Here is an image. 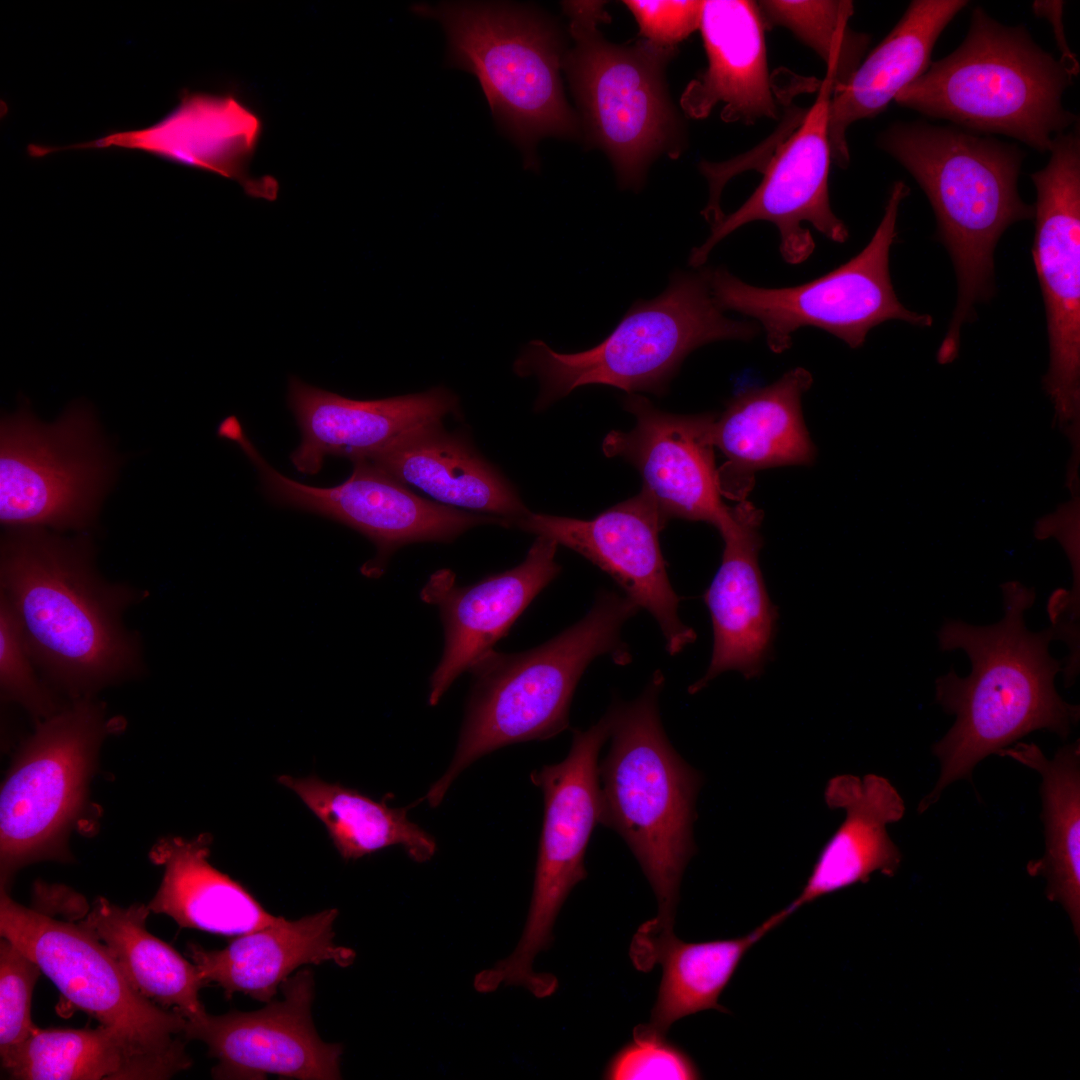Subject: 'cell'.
<instances>
[{
	"instance_id": "cell-1",
	"label": "cell",
	"mask_w": 1080,
	"mask_h": 1080,
	"mask_svg": "<svg viewBox=\"0 0 1080 1080\" xmlns=\"http://www.w3.org/2000/svg\"><path fill=\"white\" fill-rule=\"evenodd\" d=\"M0 554V594L36 666L52 682L89 697L141 671L140 638L123 616L147 591L103 578L88 537L9 528Z\"/></svg>"
},
{
	"instance_id": "cell-2",
	"label": "cell",
	"mask_w": 1080,
	"mask_h": 1080,
	"mask_svg": "<svg viewBox=\"0 0 1080 1080\" xmlns=\"http://www.w3.org/2000/svg\"><path fill=\"white\" fill-rule=\"evenodd\" d=\"M1004 615L992 625L946 620L938 631L942 651L962 649L971 673L962 678L952 668L935 681V696L956 720L932 746L940 764L934 788L917 807L922 814L960 779H971L984 758L1036 730L1066 739L1078 723L1080 708L1064 701L1054 680L1061 664L1049 652L1053 627L1030 631L1024 613L1036 599L1033 587L1019 581L1001 584Z\"/></svg>"
},
{
	"instance_id": "cell-3",
	"label": "cell",
	"mask_w": 1080,
	"mask_h": 1080,
	"mask_svg": "<svg viewBox=\"0 0 1080 1080\" xmlns=\"http://www.w3.org/2000/svg\"><path fill=\"white\" fill-rule=\"evenodd\" d=\"M876 142L926 194L937 237L954 265L956 306L936 354L938 363L949 364L958 356L962 327L995 293L999 239L1012 224L1034 218L1017 185L1026 152L991 135L925 120L891 123Z\"/></svg>"
},
{
	"instance_id": "cell-4",
	"label": "cell",
	"mask_w": 1080,
	"mask_h": 1080,
	"mask_svg": "<svg viewBox=\"0 0 1080 1080\" xmlns=\"http://www.w3.org/2000/svg\"><path fill=\"white\" fill-rule=\"evenodd\" d=\"M664 681L657 670L636 699L610 706V748L598 764L599 824L626 842L657 900L656 917L639 928L647 937L674 932L682 877L696 853L693 824L702 784L662 726Z\"/></svg>"
},
{
	"instance_id": "cell-5",
	"label": "cell",
	"mask_w": 1080,
	"mask_h": 1080,
	"mask_svg": "<svg viewBox=\"0 0 1080 1080\" xmlns=\"http://www.w3.org/2000/svg\"><path fill=\"white\" fill-rule=\"evenodd\" d=\"M625 594L600 591L577 623L519 653L489 650L468 669L472 687L454 757L425 800L437 807L473 762L510 744L550 739L569 727L573 694L593 660L631 661L623 625L639 611Z\"/></svg>"
},
{
	"instance_id": "cell-6",
	"label": "cell",
	"mask_w": 1080,
	"mask_h": 1080,
	"mask_svg": "<svg viewBox=\"0 0 1080 1080\" xmlns=\"http://www.w3.org/2000/svg\"><path fill=\"white\" fill-rule=\"evenodd\" d=\"M1073 76L1024 25L1008 26L976 6L962 43L903 87L894 101L983 135L999 134L1040 152L1079 122L1062 97Z\"/></svg>"
},
{
	"instance_id": "cell-7",
	"label": "cell",
	"mask_w": 1080,
	"mask_h": 1080,
	"mask_svg": "<svg viewBox=\"0 0 1080 1080\" xmlns=\"http://www.w3.org/2000/svg\"><path fill=\"white\" fill-rule=\"evenodd\" d=\"M709 270L673 272L659 296L634 302L610 335L593 348L559 353L543 341L529 342L513 370L520 377L538 378L535 410L591 384L662 396L693 350L711 342L757 336V322L730 319L718 307Z\"/></svg>"
},
{
	"instance_id": "cell-8",
	"label": "cell",
	"mask_w": 1080,
	"mask_h": 1080,
	"mask_svg": "<svg viewBox=\"0 0 1080 1080\" xmlns=\"http://www.w3.org/2000/svg\"><path fill=\"white\" fill-rule=\"evenodd\" d=\"M412 11L441 23L448 65L477 77L496 122L521 149L527 168L538 165L535 149L542 138L580 137V119L560 77L563 38L543 13L514 3L470 1L414 4Z\"/></svg>"
},
{
	"instance_id": "cell-9",
	"label": "cell",
	"mask_w": 1080,
	"mask_h": 1080,
	"mask_svg": "<svg viewBox=\"0 0 1080 1080\" xmlns=\"http://www.w3.org/2000/svg\"><path fill=\"white\" fill-rule=\"evenodd\" d=\"M573 46L565 70L591 144L610 159L618 185L639 191L651 163L685 147L683 122L671 102L664 69L677 50L641 40L607 41L598 25L609 15L601 1H565Z\"/></svg>"
},
{
	"instance_id": "cell-10",
	"label": "cell",
	"mask_w": 1080,
	"mask_h": 1080,
	"mask_svg": "<svg viewBox=\"0 0 1080 1080\" xmlns=\"http://www.w3.org/2000/svg\"><path fill=\"white\" fill-rule=\"evenodd\" d=\"M909 193L903 181L894 182L883 217L864 249L807 283L764 288L742 281L724 267L710 268L716 304L722 311L755 319L774 353L788 350L793 333L806 326L822 329L852 349L861 347L869 331L888 320L932 326L931 315L911 311L899 301L890 277L889 255L897 236L898 211Z\"/></svg>"
},
{
	"instance_id": "cell-11",
	"label": "cell",
	"mask_w": 1080,
	"mask_h": 1080,
	"mask_svg": "<svg viewBox=\"0 0 1080 1080\" xmlns=\"http://www.w3.org/2000/svg\"><path fill=\"white\" fill-rule=\"evenodd\" d=\"M0 521L8 528L84 530L93 524L114 463L91 408L70 407L44 424L26 406L0 433Z\"/></svg>"
},
{
	"instance_id": "cell-12",
	"label": "cell",
	"mask_w": 1080,
	"mask_h": 1080,
	"mask_svg": "<svg viewBox=\"0 0 1080 1080\" xmlns=\"http://www.w3.org/2000/svg\"><path fill=\"white\" fill-rule=\"evenodd\" d=\"M611 713L587 730L574 729L566 758L531 773L540 788L544 816L527 920L514 951L489 969L497 985L521 986L534 993L547 974L533 969L537 955L550 947L553 927L571 890L587 876L584 859L600 822L598 756L611 729Z\"/></svg>"
},
{
	"instance_id": "cell-13",
	"label": "cell",
	"mask_w": 1080,
	"mask_h": 1080,
	"mask_svg": "<svg viewBox=\"0 0 1080 1080\" xmlns=\"http://www.w3.org/2000/svg\"><path fill=\"white\" fill-rule=\"evenodd\" d=\"M89 697L38 723L0 796L1 888L20 867L66 856L96 750L114 727Z\"/></svg>"
},
{
	"instance_id": "cell-14",
	"label": "cell",
	"mask_w": 1080,
	"mask_h": 1080,
	"mask_svg": "<svg viewBox=\"0 0 1080 1080\" xmlns=\"http://www.w3.org/2000/svg\"><path fill=\"white\" fill-rule=\"evenodd\" d=\"M0 934L33 959L74 1008L145 1053L184 1070L191 1066L183 1042L187 1019L137 991L106 946L81 924L26 908L1 889Z\"/></svg>"
},
{
	"instance_id": "cell-15",
	"label": "cell",
	"mask_w": 1080,
	"mask_h": 1080,
	"mask_svg": "<svg viewBox=\"0 0 1080 1080\" xmlns=\"http://www.w3.org/2000/svg\"><path fill=\"white\" fill-rule=\"evenodd\" d=\"M225 437L238 444L256 467L272 502L325 516L366 536L376 547L375 556L360 568L367 578L381 577L392 555L405 545L451 543L476 526H505L503 518L419 497L366 459L352 461L353 472L343 483L315 487L284 476L269 465L240 423L231 425Z\"/></svg>"
},
{
	"instance_id": "cell-16",
	"label": "cell",
	"mask_w": 1080,
	"mask_h": 1080,
	"mask_svg": "<svg viewBox=\"0 0 1080 1080\" xmlns=\"http://www.w3.org/2000/svg\"><path fill=\"white\" fill-rule=\"evenodd\" d=\"M1036 189L1032 255L1045 306L1050 364L1043 383L1059 421L1078 418L1080 397V130L1053 138Z\"/></svg>"
},
{
	"instance_id": "cell-17",
	"label": "cell",
	"mask_w": 1080,
	"mask_h": 1080,
	"mask_svg": "<svg viewBox=\"0 0 1080 1080\" xmlns=\"http://www.w3.org/2000/svg\"><path fill=\"white\" fill-rule=\"evenodd\" d=\"M834 69L826 68L818 95L804 113L798 127L776 149L763 178L753 194L736 211L711 227L700 246L694 247L688 263L699 268L714 247L729 234L754 221L773 223L780 235L779 250L786 263L806 261L815 249L810 223L826 238L844 243L849 232L830 206L828 176L831 150L828 139V110L834 92Z\"/></svg>"
},
{
	"instance_id": "cell-18",
	"label": "cell",
	"mask_w": 1080,
	"mask_h": 1080,
	"mask_svg": "<svg viewBox=\"0 0 1080 1080\" xmlns=\"http://www.w3.org/2000/svg\"><path fill=\"white\" fill-rule=\"evenodd\" d=\"M667 522L644 489L624 502L582 520L529 512L507 528L553 539L579 553L608 573L624 594L656 620L670 655L696 639L678 613L679 597L673 589L659 543Z\"/></svg>"
},
{
	"instance_id": "cell-19",
	"label": "cell",
	"mask_w": 1080,
	"mask_h": 1080,
	"mask_svg": "<svg viewBox=\"0 0 1080 1080\" xmlns=\"http://www.w3.org/2000/svg\"><path fill=\"white\" fill-rule=\"evenodd\" d=\"M283 998L257 1011L207 1012L187 1020L186 1040H199L218 1063L216 1079H265L268 1074L299 1080L341 1078L343 1046L326 1043L312 1020L314 977L305 968L282 984Z\"/></svg>"
},
{
	"instance_id": "cell-20",
	"label": "cell",
	"mask_w": 1080,
	"mask_h": 1080,
	"mask_svg": "<svg viewBox=\"0 0 1080 1080\" xmlns=\"http://www.w3.org/2000/svg\"><path fill=\"white\" fill-rule=\"evenodd\" d=\"M624 408L636 418L627 432L614 430L603 440L607 457L630 462L661 515L702 521L719 533L731 522L732 507L722 500L715 464L712 425L716 416L677 415L656 408L647 398L629 394Z\"/></svg>"
},
{
	"instance_id": "cell-21",
	"label": "cell",
	"mask_w": 1080,
	"mask_h": 1080,
	"mask_svg": "<svg viewBox=\"0 0 1080 1080\" xmlns=\"http://www.w3.org/2000/svg\"><path fill=\"white\" fill-rule=\"evenodd\" d=\"M558 544L537 536L516 567L459 586L452 570L435 571L420 592L438 608L444 631L441 659L429 682L427 702L437 705L453 682L504 637L532 600L561 572Z\"/></svg>"
},
{
	"instance_id": "cell-22",
	"label": "cell",
	"mask_w": 1080,
	"mask_h": 1080,
	"mask_svg": "<svg viewBox=\"0 0 1080 1080\" xmlns=\"http://www.w3.org/2000/svg\"><path fill=\"white\" fill-rule=\"evenodd\" d=\"M261 134L259 115L234 94L183 90L179 104L147 128L118 131L65 148L46 146L43 153L114 147L140 150L235 180L248 195L273 200L278 192L276 180L255 178L249 171Z\"/></svg>"
},
{
	"instance_id": "cell-23",
	"label": "cell",
	"mask_w": 1080,
	"mask_h": 1080,
	"mask_svg": "<svg viewBox=\"0 0 1080 1080\" xmlns=\"http://www.w3.org/2000/svg\"><path fill=\"white\" fill-rule=\"evenodd\" d=\"M287 399L301 432L290 460L298 472L309 475L321 470L327 456L363 458L417 425L459 411L458 397L443 386L378 400H354L291 376Z\"/></svg>"
},
{
	"instance_id": "cell-24",
	"label": "cell",
	"mask_w": 1080,
	"mask_h": 1080,
	"mask_svg": "<svg viewBox=\"0 0 1080 1080\" xmlns=\"http://www.w3.org/2000/svg\"><path fill=\"white\" fill-rule=\"evenodd\" d=\"M732 508V520L720 532L722 561L704 597L713 627L712 657L705 675L689 686L690 694L726 671L758 676L775 633L777 613L758 564L762 511L745 500Z\"/></svg>"
},
{
	"instance_id": "cell-25",
	"label": "cell",
	"mask_w": 1080,
	"mask_h": 1080,
	"mask_svg": "<svg viewBox=\"0 0 1080 1080\" xmlns=\"http://www.w3.org/2000/svg\"><path fill=\"white\" fill-rule=\"evenodd\" d=\"M699 29L708 65L686 86L680 99L684 113L703 119L722 103L721 118L728 123L777 119L757 2L702 1Z\"/></svg>"
},
{
	"instance_id": "cell-26",
	"label": "cell",
	"mask_w": 1080,
	"mask_h": 1080,
	"mask_svg": "<svg viewBox=\"0 0 1080 1080\" xmlns=\"http://www.w3.org/2000/svg\"><path fill=\"white\" fill-rule=\"evenodd\" d=\"M812 383L807 369L793 368L770 385L740 393L715 417L713 445L726 458L718 469L723 496L744 500L748 479L758 470L814 461L801 407Z\"/></svg>"
},
{
	"instance_id": "cell-27",
	"label": "cell",
	"mask_w": 1080,
	"mask_h": 1080,
	"mask_svg": "<svg viewBox=\"0 0 1080 1080\" xmlns=\"http://www.w3.org/2000/svg\"><path fill=\"white\" fill-rule=\"evenodd\" d=\"M362 459L441 504L503 518L505 528L530 512L512 484L471 441L447 431L440 419L407 430Z\"/></svg>"
},
{
	"instance_id": "cell-28",
	"label": "cell",
	"mask_w": 1080,
	"mask_h": 1080,
	"mask_svg": "<svg viewBox=\"0 0 1080 1080\" xmlns=\"http://www.w3.org/2000/svg\"><path fill=\"white\" fill-rule=\"evenodd\" d=\"M825 800L829 807L843 809L845 817L820 851L800 894L786 906L791 913L823 896L866 883L875 872L892 877L902 861L887 826L901 820L906 808L887 778L835 776L827 783Z\"/></svg>"
},
{
	"instance_id": "cell-29",
	"label": "cell",
	"mask_w": 1080,
	"mask_h": 1080,
	"mask_svg": "<svg viewBox=\"0 0 1080 1080\" xmlns=\"http://www.w3.org/2000/svg\"><path fill=\"white\" fill-rule=\"evenodd\" d=\"M966 0H913L889 34L834 88L828 110L831 158L847 168L846 133L854 122L876 117L931 62L935 43Z\"/></svg>"
},
{
	"instance_id": "cell-30",
	"label": "cell",
	"mask_w": 1080,
	"mask_h": 1080,
	"mask_svg": "<svg viewBox=\"0 0 1080 1080\" xmlns=\"http://www.w3.org/2000/svg\"><path fill=\"white\" fill-rule=\"evenodd\" d=\"M338 910L330 908L297 920L284 917L269 926L239 935L221 950L189 943L186 953L203 979L224 990L226 998L241 992L269 1003L298 967L333 962L350 966L354 950L335 943Z\"/></svg>"
},
{
	"instance_id": "cell-31",
	"label": "cell",
	"mask_w": 1080,
	"mask_h": 1080,
	"mask_svg": "<svg viewBox=\"0 0 1080 1080\" xmlns=\"http://www.w3.org/2000/svg\"><path fill=\"white\" fill-rule=\"evenodd\" d=\"M211 837L159 841L150 859L163 866L161 884L148 904L151 911L171 917L181 928L239 936L269 926L280 916L267 912L240 883L209 861Z\"/></svg>"
},
{
	"instance_id": "cell-32",
	"label": "cell",
	"mask_w": 1080,
	"mask_h": 1080,
	"mask_svg": "<svg viewBox=\"0 0 1080 1080\" xmlns=\"http://www.w3.org/2000/svg\"><path fill=\"white\" fill-rule=\"evenodd\" d=\"M791 912L785 907L753 931L734 939L689 943L673 933L631 950L634 965L643 971L655 963L662 966V979L650 1023V1030L665 1035L676 1021L704 1010L728 1012L718 999L746 952Z\"/></svg>"
},
{
	"instance_id": "cell-33",
	"label": "cell",
	"mask_w": 1080,
	"mask_h": 1080,
	"mask_svg": "<svg viewBox=\"0 0 1080 1080\" xmlns=\"http://www.w3.org/2000/svg\"><path fill=\"white\" fill-rule=\"evenodd\" d=\"M1041 776L1044 854L1027 865L1047 881L1046 895L1068 914L1080 935V743L1059 748L1052 759L1034 743L1020 742L998 752Z\"/></svg>"
},
{
	"instance_id": "cell-34",
	"label": "cell",
	"mask_w": 1080,
	"mask_h": 1080,
	"mask_svg": "<svg viewBox=\"0 0 1080 1080\" xmlns=\"http://www.w3.org/2000/svg\"><path fill=\"white\" fill-rule=\"evenodd\" d=\"M149 911L148 905L123 908L99 897L79 924L106 946L144 997L187 1020L199 1018L206 1013L199 992L208 983L194 963L147 931Z\"/></svg>"
},
{
	"instance_id": "cell-35",
	"label": "cell",
	"mask_w": 1080,
	"mask_h": 1080,
	"mask_svg": "<svg viewBox=\"0 0 1080 1080\" xmlns=\"http://www.w3.org/2000/svg\"><path fill=\"white\" fill-rule=\"evenodd\" d=\"M1 1062L11 1078L21 1080L167 1079L183 1070L103 1025L37 1028Z\"/></svg>"
},
{
	"instance_id": "cell-36",
	"label": "cell",
	"mask_w": 1080,
	"mask_h": 1080,
	"mask_svg": "<svg viewBox=\"0 0 1080 1080\" xmlns=\"http://www.w3.org/2000/svg\"><path fill=\"white\" fill-rule=\"evenodd\" d=\"M324 824L344 860H356L390 846H401L415 862L430 860L437 849L432 835L408 818L407 808H391L359 791L316 776L277 778Z\"/></svg>"
},
{
	"instance_id": "cell-37",
	"label": "cell",
	"mask_w": 1080,
	"mask_h": 1080,
	"mask_svg": "<svg viewBox=\"0 0 1080 1080\" xmlns=\"http://www.w3.org/2000/svg\"><path fill=\"white\" fill-rule=\"evenodd\" d=\"M757 5L765 29L787 28L826 67H834L835 88L843 85L858 67L869 37L848 27L854 13L852 1L764 0Z\"/></svg>"
},
{
	"instance_id": "cell-38",
	"label": "cell",
	"mask_w": 1080,
	"mask_h": 1080,
	"mask_svg": "<svg viewBox=\"0 0 1080 1080\" xmlns=\"http://www.w3.org/2000/svg\"><path fill=\"white\" fill-rule=\"evenodd\" d=\"M19 622L6 598L0 594V685L2 695L39 719L59 710L51 692L36 674Z\"/></svg>"
},
{
	"instance_id": "cell-39",
	"label": "cell",
	"mask_w": 1080,
	"mask_h": 1080,
	"mask_svg": "<svg viewBox=\"0 0 1080 1080\" xmlns=\"http://www.w3.org/2000/svg\"><path fill=\"white\" fill-rule=\"evenodd\" d=\"M42 971L9 940L0 941V1055L7 1056L38 1028L31 1019V999Z\"/></svg>"
},
{
	"instance_id": "cell-40",
	"label": "cell",
	"mask_w": 1080,
	"mask_h": 1080,
	"mask_svg": "<svg viewBox=\"0 0 1080 1080\" xmlns=\"http://www.w3.org/2000/svg\"><path fill=\"white\" fill-rule=\"evenodd\" d=\"M605 1078L613 1080H693L701 1074L694 1061L665 1035L646 1025L634 1030L633 1041L612 1058Z\"/></svg>"
},
{
	"instance_id": "cell-41",
	"label": "cell",
	"mask_w": 1080,
	"mask_h": 1080,
	"mask_svg": "<svg viewBox=\"0 0 1080 1080\" xmlns=\"http://www.w3.org/2000/svg\"><path fill=\"white\" fill-rule=\"evenodd\" d=\"M644 40L677 50V45L699 29L702 1L626 0Z\"/></svg>"
},
{
	"instance_id": "cell-42",
	"label": "cell",
	"mask_w": 1080,
	"mask_h": 1080,
	"mask_svg": "<svg viewBox=\"0 0 1080 1080\" xmlns=\"http://www.w3.org/2000/svg\"><path fill=\"white\" fill-rule=\"evenodd\" d=\"M1064 1H1034L1033 12L1036 16L1046 18L1052 26L1056 45L1061 53L1060 61L1067 71L1076 77L1080 72V65L1076 54L1070 49L1064 33L1063 7Z\"/></svg>"
}]
</instances>
